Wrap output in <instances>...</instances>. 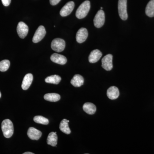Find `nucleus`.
I'll return each mask as SVG.
<instances>
[{"label":"nucleus","instance_id":"c85d7f7f","mask_svg":"<svg viewBox=\"0 0 154 154\" xmlns=\"http://www.w3.org/2000/svg\"><path fill=\"white\" fill-rule=\"evenodd\" d=\"M102 9H103V8H102V7H101V10H102Z\"/></svg>","mask_w":154,"mask_h":154},{"label":"nucleus","instance_id":"a211bd4d","mask_svg":"<svg viewBox=\"0 0 154 154\" xmlns=\"http://www.w3.org/2000/svg\"><path fill=\"white\" fill-rule=\"evenodd\" d=\"M57 136L56 132H51L48 137L47 143L48 144L56 146L57 143Z\"/></svg>","mask_w":154,"mask_h":154},{"label":"nucleus","instance_id":"4be33fe9","mask_svg":"<svg viewBox=\"0 0 154 154\" xmlns=\"http://www.w3.org/2000/svg\"><path fill=\"white\" fill-rule=\"evenodd\" d=\"M61 81V78L58 75H53L47 77L45 79V82L49 84L58 85Z\"/></svg>","mask_w":154,"mask_h":154},{"label":"nucleus","instance_id":"39448f33","mask_svg":"<svg viewBox=\"0 0 154 154\" xmlns=\"http://www.w3.org/2000/svg\"><path fill=\"white\" fill-rule=\"evenodd\" d=\"M94 24L97 28H100L103 26L105 22V14L102 10H99L94 17Z\"/></svg>","mask_w":154,"mask_h":154},{"label":"nucleus","instance_id":"bb28decb","mask_svg":"<svg viewBox=\"0 0 154 154\" xmlns=\"http://www.w3.org/2000/svg\"><path fill=\"white\" fill-rule=\"evenodd\" d=\"M23 154H34V153L31 152H26L24 153Z\"/></svg>","mask_w":154,"mask_h":154},{"label":"nucleus","instance_id":"6e6552de","mask_svg":"<svg viewBox=\"0 0 154 154\" xmlns=\"http://www.w3.org/2000/svg\"><path fill=\"white\" fill-rule=\"evenodd\" d=\"M28 30L29 29L28 25L24 22H20L18 23L17 27V32L20 38H25L28 34Z\"/></svg>","mask_w":154,"mask_h":154},{"label":"nucleus","instance_id":"f257e3e1","mask_svg":"<svg viewBox=\"0 0 154 154\" xmlns=\"http://www.w3.org/2000/svg\"><path fill=\"white\" fill-rule=\"evenodd\" d=\"M2 129L5 137L7 138L11 137L14 132L13 122L10 119H5L2 122Z\"/></svg>","mask_w":154,"mask_h":154},{"label":"nucleus","instance_id":"dca6fc26","mask_svg":"<svg viewBox=\"0 0 154 154\" xmlns=\"http://www.w3.org/2000/svg\"><path fill=\"white\" fill-rule=\"evenodd\" d=\"M84 83V79L81 75L77 74L74 76L71 81V83L76 88H79L83 85Z\"/></svg>","mask_w":154,"mask_h":154},{"label":"nucleus","instance_id":"1a4fd4ad","mask_svg":"<svg viewBox=\"0 0 154 154\" xmlns=\"http://www.w3.org/2000/svg\"><path fill=\"white\" fill-rule=\"evenodd\" d=\"M75 7V3L73 2H69L66 3L60 11L61 17H65L69 16Z\"/></svg>","mask_w":154,"mask_h":154},{"label":"nucleus","instance_id":"412c9836","mask_svg":"<svg viewBox=\"0 0 154 154\" xmlns=\"http://www.w3.org/2000/svg\"><path fill=\"white\" fill-rule=\"evenodd\" d=\"M146 14L149 17H154V0H151L147 5Z\"/></svg>","mask_w":154,"mask_h":154},{"label":"nucleus","instance_id":"9d476101","mask_svg":"<svg viewBox=\"0 0 154 154\" xmlns=\"http://www.w3.org/2000/svg\"><path fill=\"white\" fill-rule=\"evenodd\" d=\"M88 32L85 28H82L77 32L76 38L78 43H82L86 41L88 38Z\"/></svg>","mask_w":154,"mask_h":154},{"label":"nucleus","instance_id":"f3484780","mask_svg":"<svg viewBox=\"0 0 154 154\" xmlns=\"http://www.w3.org/2000/svg\"><path fill=\"white\" fill-rule=\"evenodd\" d=\"M83 108L86 113L90 115H93L96 112V106L93 103L90 102L85 103L83 105Z\"/></svg>","mask_w":154,"mask_h":154},{"label":"nucleus","instance_id":"20e7f679","mask_svg":"<svg viewBox=\"0 0 154 154\" xmlns=\"http://www.w3.org/2000/svg\"><path fill=\"white\" fill-rule=\"evenodd\" d=\"M65 42L60 38H56L51 43V48L57 52H62L65 48Z\"/></svg>","mask_w":154,"mask_h":154},{"label":"nucleus","instance_id":"9b49d317","mask_svg":"<svg viewBox=\"0 0 154 154\" xmlns=\"http://www.w3.org/2000/svg\"><path fill=\"white\" fill-rule=\"evenodd\" d=\"M28 137L33 140H38L42 136V132L40 131L33 127H30L28 130Z\"/></svg>","mask_w":154,"mask_h":154},{"label":"nucleus","instance_id":"ddd939ff","mask_svg":"<svg viewBox=\"0 0 154 154\" xmlns=\"http://www.w3.org/2000/svg\"><path fill=\"white\" fill-rule=\"evenodd\" d=\"M51 60L53 62L60 65H64L66 63L67 59L64 56L54 53L51 56Z\"/></svg>","mask_w":154,"mask_h":154},{"label":"nucleus","instance_id":"423d86ee","mask_svg":"<svg viewBox=\"0 0 154 154\" xmlns=\"http://www.w3.org/2000/svg\"><path fill=\"white\" fill-rule=\"evenodd\" d=\"M102 67L106 71H110L113 69V55L108 54L105 55L102 60Z\"/></svg>","mask_w":154,"mask_h":154},{"label":"nucleus","instance_id":"4468645a","mask_svg":"<svg viewBox=\"0 0 154 154\" xmlns=\"http://www.w3.org/2000/svg\"><path fill=\"white\" fill-rule=\"evenodd\" d=\"M107 95L108 98L111 100L117 99L119 95L118 88L115 86L110 87L107 90Z\"/></svg>","mask_w":154,"mask_h":154},{"label":"nucleus","instance_id":"5701e85b","mask_svg":"<svg viewBox=\"0 0 154 154\" xmlns=\"http://www.w3.org/2000/svg\"><path fill=\"white\" fill-rule=\"evenodd\" d=\"M33 120L36 123H38V124H41L46 125L49 123L48 119L41 116H36L33 118Z\"/></svg>","mask_w":154,"mask_h":154},{"label":"nucleus","instance_id":"393cba45","mask_svg":"<svg viewBox=\"0 0 154 154\" xmlns=\"http://www.w3.org/2000/svg\"><path fill=\"white\" fill-rule=\"evenodd\" d=\"M3 5L5 7H8L10 5L11 0H2Z\"/></svg>","mask_w":154,"mask_h":154},{"label":"nucleus","instance_id":"aec40b11","mask_svg":"<svg viewBox=\"0 0 154 154\" xmlns=\"http://www.w3.org/2000/svg\"><path fill=\"white\" fill-rule=\"evenodd\" d=\"M44 98L46 101L51 102H56L60 100V96L58 94L51 93L45 94L44 96Z\"/></svg>","mask_w":154,"mask_h":154},{"label":"nucleus","instance_id":"f03ea898","mask_svg":"<svg viewBox=\"0 0 154 154\" xmlns=\"http://www.w3.org/2000/svg\"><path fill=\"white\" fill-rule=\"evenodd\" d=\"M91 8L90 1H86L82 3L76 12V17L79 19L85 18L88 15Z\"/></svg>","mask_w":154,"mask_h":154},{"label":"nucleus","instance_id":"a878e982","mask_svg":"<svg viewBox=\"0 0 154 154\" xmlns=\"http://www.w3.org/2000/svg\"><path fill=\"white\" fill-rule=\"evenodd\" d=\"M61 0H50V3L53 6L56 5L60 2Z\"/></svg>","mask_w":154,"mask_h":154},{"label":"nucleus","instance_id":"b1692460","mask_svg":"<svg viewBox=\"0 0 154 154\" xmlns=\"http://www.w3.org/2000/svg\"><path fill=\"white\" fill-rule=\"evenodd\" d=\"M10 62L8 60H5L0 62V71L5 72L10 67Z\"/></svg>","mask_w":154,"mask_h":154},{"label":"nucleus","instance_id":"cd10ccee","mask_svg":"<svg viewBox=\"0 0 154 154\" xmlns=\"http://www.w3.org/2000/svg\"><path fill=\"white\" fill-rule=\"evenodd\" d=\"M1 96H2V94H1V92H0V98H1Z\"/></svg>","mask_w":154,"mask_h":154},{"label":"nucleus","instance_id":"7ed1b4c3","mask_svg":"<svg viewBox=\"0 0 154 154\" xmlns=\"http://www.w3.org/2000/svg\"><path fill=\"white\" fill-rule=\"evenodd\" d=\"M127 0H119L118 4V12L119 17L122 20H126L128 19L127 11Z\"/></svg>","mask_w":154,"mask_h":154},{"label":"nucleus","instance_id":"2eb2a0df","mask_svg":"<svg viewBox=\"0 0 154 154\" xmlns=\"http://www.w3.org/2000/svg\"><path fill=\"white\" fill-rule=\"evenodd\" d=\"M33 80V76L31 74H27L25 75L22 85V88L23 90H28L32 84Z\"/></svg>","mask_w":154,"mask_h":154},{"label":"nucleus","instance_id":"0eeeda50","mask_svg":"<svg viewBox=\"0 0 154 154\" xmlns=\"http://www.w3.org/2000/svg\"><path fill=\"white\" fill-rule=\"evenodd\" d=\"M46 33V30L44 26L42 25L39 26L33 36L32 39L33 42L34 43H37L41 41L45 36Z\"/></svg>","mask_w":154,"mask_h":154},{"label":"nucleus","instance_id":"6ab92c4d","mask_svg":"<svg viewBox=\"0 0 154 154\" xmlns=\"http://www.w3.org/2000/svg\"><path fill=\"white\" fill-rule=\"evenodd\" d=\"M69 121L66 119H63L61 121L60 125V129L61 131L67 134H70L71 133V130L69 126Z\"/></svg>","mask_w":154,"mask_h":154},{"label":"nucleus","instance_id":"f8f14e48","mask_svg":"<svg viewBox=\"0 0 154 154\" xmlns=\"http://www.w3.org/2000/svg\"><path fill=\"white\" fill-rule=\"evenodd\" d=\"M102 55V53L99 50H94L89 55V61L91 63H95L100 60Z\"/></svg>","mask_w":154,"mask_h":154}]
</instances>
